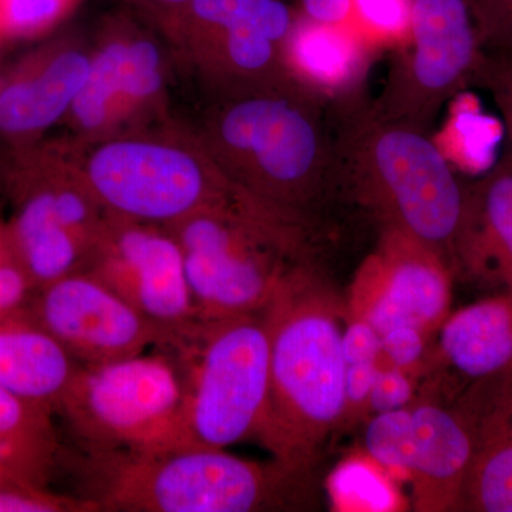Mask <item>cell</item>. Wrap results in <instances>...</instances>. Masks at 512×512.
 <instances>
[{"label": "cell", "instance_id": "6da1fadb", "mask_svg": "<svg viewBox=\"0 0 512 512\" xmlns=\"http://www.w3.org/2000/svg\"><path fill=\"white\" fill-rule=\"evenodd\" d=\"M326 107L292 80L239 90L215 114L205 148L232 184L312 227L339 197Z\"/></svg>", "mask_w": 512, "mask_h": 512}, {"label": "cell", "instance_id": "7a4b0ae2", "mask_svg": "<svg viewBox=\"0 0 512 512\" xmlns=\"http://www.w3.org/2000/svg\"><path fill=\"white\" fill-rule=\"evenodd\" d=\"M332 110L339 197L365 208L382 228L420 239L453 269L466 187L429 131L386 119L363 99Z\"/></svg>", "mask_w": 512, "mask_h": 512}, {"label": "cell", "instance_id": "3957f363", "mask_svg": "<svg viewBox=\"0 0 512 512\" xmlns=\"http://www.w3.org/2000/svg\"><path fill=\"white\" fill-rule=\"evenodd\" d=\"M269 394L255 439L276 460L312 470L320 444L345 414L340 306L313 266L265 309Z\"/></svg>", "mask_w": 512, "mask_h": 512}, {"label": "cell", "instance_id": "277c9868", "mask_svg": "<svg viewBox=\"0 0 512 512\" xmlns=\"http://www.w3.org/2000/svg\"><path fill=\"white\" fill-rule=\"evenodd\" d=\"M90 491L99 511L261 512L308 510L312 470L245 460L225 448L90 453Z\"/></svg>", "mask_w": 512, "mask_h": 512}, {"label": "cell", "instance_id": "5b68a950", "mask_svg": "<svg viewBox=\"0 0 512 512\" xmlns=\"http://www.w3.org/2000/svg\"><path fill=\"white\" fill-rule=\"evenodd\" d=\"M183 249L200 320L264 312L312 266L311 228L235 188L167 227Z\"/></svg>", "mask_w": 512, "mask_h": 512}, {"label": "cell", "instance_id": "8992f818", "mask_svg": "<svg viewBox=\"0 0 512 512\" xmlns=\"http://www.w3.org/2000/svg\"><path fill=\"white\" fill-rule=\"evenodd\" d=\"M158 349L183 384L184 446L227 448L258 434L269 394L266 313L198 320Z\"/></svg>", "mask_w": 512, "mask_h": 512}, {"label": "cell", "instance_id": "52a82bcc", "mask_svg": "<svg viewBox=\"0 0 512 512\" xmlns=\"http://www.w3.org/2000/svg\"><path fill=\"white\" fill-rule=\"evenodd\" d=\"M183 384L164 350L80 367L59 407L89 453L185 447Z\"/></svg>", "mask_w": 512, "mask_h": 512}, {"label": "cell", "instance_id": "ba28073f", "mask_svg": "<svg viewBox=\"0 0 512 512\" xmlns=\"http://www.w3.org/2000/svg\"><path fill=\"white\" fill-rule=\"evenodd\" d=\"M84 184L110 215L170 227L227 198L235 185L207 148L161 137L110 138L79 167Z\"/></svg>", "mask_w": 512, "mask_h": 512}, {"label": "cell", "instance_id": "9c48e42d", "mask_svg": "<svg viewBox=\"0 0 512 512\" xmlns=\"http://www.w3.org/2000/svg\"><path fill=\"white\" fill-rule=\"evenodd\" d=\"M373 109L386 119L429 131L444 103L473 84L483 57L471 0H413L409 39Z\"/></svg>", "mask_w": 512, "mask_h": 512}, {"label": "cell", "instance_id": "30bf717a", "mask_svg": "<svg viewBox=\"0 0 512 512\" xmlns=\"http://www.w3.org/2000/svg\"><path fill=\"white\" fill-rule=\"evenodd\" d=\"M365 447L380 466L406 473L414 510L460 511L461 494L476 447L473 414L417 404L376 414Z\"/></svg>", "mask_w": 512, "mask_h": 512}, {"label": "cell", "instance_id": "8fae6325", "mask_svg": "<svg viewBox=\"0 0 512 512\" xmlns=\"http://www.w3.org/2000/svg\"><path fill=\"white\" fill-rule=\"evenodd\" d=\"M83 271L96 276L163 330L164 342L200 320L188 285L183 249L164 225L110 215Z\"/></svg>", "mask_w": 512, "mask_h": 512}, {"label": "cell", "instance_id": "7c38bea8", "mask_svg": "<svg viewBox=\"0 0 512 512\" xmlns=\"http://www.w3.org/2000/svg\"><path fill=\"white\" fill-rule=\"evenodd\" d=\"M349 302V315L367 320L380 335L414 326L429 336L450 311L451 266L413 235L382 228L375 252L357 272Z\"/></svg>", "mask_w": 512, "mask_h": 512}, {"label": "cell", "instance_id": "4fadbf2b", "mask_svg": "<svg viewBox=\"0 0 512 512\" xmlns=\"http://www.w3.org/2000/svg\"><path fill=\"white\" fill-rule=\"evenodd\" d=\"M25 315L59 340L82 366L138 356L165 340L163 330L84 271L40 286Z\"/></svg>", "mask_w": 512, "mask_h": 512}, {"label": "cell", "instance_id": "5bb4252c", "mask_svg": "<svg viewBox=\"0 0 512 512\" xmlns=\"http://www.w3.org/2000/svg\"><path fill=\"white\" fill-rule=\"evenodd\" d=\"M92 56L55 40L0 76V163L36 146L69 116L90 72Z\"/></svg>", "mask_w": 512, "mask_h": 512}, {"label": "cell", "instance_id": "9a60e30c", "mask_svg": "<svg viewBox=\"0 0 512 512\" xmlns=\"http://www.w3.org/2000/svg\"><path fill=\"white\" fill-rule=\"evenodd\" d=\"M164 62L157 43L117 25L92 55L90 72L69 113L86 136L109 134L163 90Z\"/></svg>", "mask_w": 512, "mask_h": 512}, {"label": "cell", "instance_id": "2e32d148", "mask_svg": "<svg viewBox=\"0 0 512 512\" xmlns=\"http://www.w3.org/2000/svg\"><path fill=\"white\" fill-rule=\"evenodd\" d=\"M281 50L289 79L332 109L363 99L370 67L379 55L352 26L316 22L302 13Z\"/></svg>", "mask_w": 512, "mask_h": 512}, {"label": "cell", "instance_id": "e0dca14e", "mask_svg": "<svg viewBox=\"0 0 512 512\" xmlns=\"http://www.w3.org/2000/svg\"><path fill=\"white\" fill-rule=\"evenodd\" d=\"M80 365L25 313L0 320V386L23 402L59 412Z\"/></svg>", "mask_w": 512, "mask_h": 512}, {"label": "cell", "instance_id": "ac0fdd59", "mask_svg": "<svg viewBox=\"0 0 512 512\" xmlns=\"http://www.w3.org/2000/svg\"><path fill=\"white\" fill-rule=\"evenodd\" d=\"M461 262L493 275L512 293V167L505 160L466 187V220L457 249Z\"/></svg>", "mask_w": 512, "mask_h": 512}, {"label": "cell", "instance_id": "d6986e66", "mask_svg": "<svg viewBox=\"0 0 512 512\" xmlns=\"http://www.w3.org/2000/svg\"><path fill=\"white\" fill-rule=\"evenodd\" d=\"M439 330L441 355L461 375L481 382L512 377V293L460 309Z\"/></svg>", "mask_w": 512, "mask_h": 512}, {"label": "cell", "instance_id": "ffe728a7", "mask_svg": "<svg viewBox=\"0 0 512 512\" xmlns=\"http://www.w3.org/2000/svg\"><path fill=\"white\" fill-rule=\"evenodd\" d=\"M473 413L476 447L460 511L512 512V410L503 397Z\"/></svg>", "mask_w": 512, "mask_h": 512}, {"label": "cell", "instance_id": "44dd1931", "mask_svg": "<svg viewBox=\"0 0 512 512\" xmlns=\"http://www.w3.org/2000/svg\"><path fill=\"white\" fill-rule=\"evenodd\" d=\"M52 413L23 402L0 386V460L22 480L46 487L56 460Z\"/></svg>", "mask_w": 512, "mask_h": 512}, {"label": "cell", "instance_id": "7402d4cb", "mask_svg": "<svg viewBox=\"0 0 512 512\" xmlns=\"http://www.w3.org/2000/svg\"><path fill=\"white\" fill-rule=\"evenodd\" d=\"M451 110L448 121L447 143L437 144L453 165L471 173H487L494 167L495 153L500 138L504 137L503 124L483 113L471 103L470 97H460Z\"/></svg>", "mask_w": 512, "mask_h": 512}, {"label": "cell", "instance_id": "603a6c76", "mask_svg": "<svg viewBox=\"0 0 512 512\" xmlns=\"http://www.w3.org/2000/svg\"><path fill=\"white\" fill-rule=\"evenodd\" d=\"M413 0H352L349 25L379 52L409 39Z\"/></svg>", "mask_w": 512, "mask_h": 512}, {"label": "cell", "instance_id": "cb8c5ba5", "mask_svg": "<svg viewBox=\"0 0 512 512\" xmlns=\"http://www.w3.org/2000/svg\"><path fill=\"white\" fill-rule=\"evenodd\" d=\"M80 3L82 0H0V32L5 40L45 35Z\"/></svg>", "mask_w": 512, "mask_h": 512}, {"label": "cell", "instance_id": "d4e9b609", "mask_svg": "<svg viewBox=\"0 0 512 512\" xmlns=\"http://www.w3.org/2000/svg\"><path fill=\"white\" fill-rule=\"evenodd\" d=\"M37 291L29 272L20 261L6 228L0 224V315H22Z\"/></svg>", "mask_w": 512, "mask_h": 512}, {"label": "cell", "instance_id": "484cf974", "mask_svg": "<svg viewBox=\"0 0 512 512\" xmlns=\"http://www.w3.org/2000/svg\"><path fill=\"white\" fill-rule=\"evenodd\" d=\"M87 498L50 493L46 487L22 481L0 484V512H96Z\"/></svg>", "mask_w": 512, "mask_h": 512}, {"label": "cell", "instance_id": "4316f807", "mask_svg": "<svg viewBox=\"0 0 512 512\" xmlns=\"http://www.w3.org/2000/svg\"><path fill=\"white\" fill-rule=\"evenodd\" d=\"M473 83L487 90L500 110L507 141L503 160L512 167V55L483 52Z\"/></svg>", "mask_w": 512, "mask_h": 512}, {"label": "cell", "instance_id": "83f0119b", "mask_svg": "<svg viewBox=\"0 0 512 512\" xmlns=\"http://www.w3.org/2000/svg\"><path fill=\"white\" fill-rule=\"evenodd\" d=\"M473 8L483 52L512 55V0H480Z\"/></svg>", "mask_w": 512, "mask_h": 512}, {"label": "cell", "instance_id": "f1b7e54d", "mask_svg": "<svg viewBox=\"0 0 512 512\" xmlns=\"http://www.w3.org/2000/svg\"><path fill=\"white\" fill-rule=\"evenodd\" d=\"M429 336L414 326H396L382 335V359L384 365L397 367L412 375L419 367Z\"/></svg>", "mask_w": 512, "mask_h": 512}, {"label": "cell", "instance_id": "f546056e", "mask_svg": "<svg viewBox=\"0 0 512 512\" xmlns=\"http://www.w3.org/2000/svg\"><path fill=\"white\" fill-rule=\"evenodd\" d=\"M413 392V382L409 373L382 363L375 386L370 393L367 410L382 414L403 409L412 403Z\"/></svg>", "mask_w": 512, "mask_h": 512}, {"label": "cell", "instance_id": "4dcf8cb0", "mask_svg": "<svg viewBox=\"0 0 512 512\" xmlns=\"http://www.w3.org/2000/svg\"><path fill=\"white\" fill-rule=\"evenodd\" d=\"M342 352L346 366L380 362L382 335L367 320L350 316L348 326L342 333Z\"/></svg>", "mask_w": 512, "mask_h": 512}, {"label": "cell", "instance_id": "1f68e13d", "mask_svg": "<svg viewBox=\"0 0 512 512\" xmlns=\"http://www.w3.org/2000/svg\"><path fill=\"white\" fill-rule=\"evenodd\" d=\"M380 365L382 362L356 363V365L346 366L343 419H353L367 410Z\"/></svg>", "mask_w": 512, "mask_h": 512}, {"label": "cell", "instance_id": "d6a6232c", "mask_svg": "<svg viewBox=\"0 0 512 512\" xmlns=\"http://www.w3.org/2000/svg\"><path fill=\"white\" fill-rule=\"evenodd\" d=\"M352 0H302V15L316 22L349 25Z\"/></svg>", "mask_w": 512, "mask_h": 512}, {"label": "cell", "instance_id": "836d02e7", "mask_svg": "<svg viewBox=\"0 0 512 512\" xmlns=\"http://www.w3.org/2000/svg\"><path fill=\"white\" fill-rule=\"evenodd\" d=\"M141 9H171L183 5L188 0H133Z\"/></svg>", "mask_w": 512, "mask_h": 512}, {"label": "cell", "instance_id": "e575fe53", "mask_svg": "<svg viewBox=\"0 0 512 512\" xmlns=\"http://www.w3.org/2000/svg\"><path fill=\"white\" fill-rule=\"evenodd\" d=\"M12 481H22V483H28V481L22 480V478H20L18 474L15 473V471L10 470V468L6 466L2 460H0V484L12 483Z\"/></svg>", "mask_w": 512, "mask_h": 512}, {"label": "cell", "instance_id": "d590c367", "mask_svg": "<svg viewBox=\"0 0 512 512\" xmlns=\"http://www.w3.org/2000/svg\"><path fill=\"white\" fill-rule=\"evenodd\" d=\"M477 2H480V0H471V3H473V5H476Z\"/></svg>", "mask_w": 512, "mask_h": 512}, {"label": "cell", "instance_id": "8d00e7d4", "mask_svg": "<svg viewBox=\"0 0 512 512\" xmlns=\"http://www.w3.org/2000/svg\"><path fill=\"white\" fill-rule=\"evenodd\" d=\"M2 40H5V39H3L2 32H0V42H2Z\"/></svg>", "mask_w": 512, "mask_h": 512}, {"label": "cell", "instance_id": "74e56055", "mask_svg": "<svg viewBox=\"0 0 512 512\" xmlns=\"http://www.w3.org/2000/svg\"><path fill=\"white\" fill-rule=\"evenodd\" d=\"M2 319H5V318H3V316H2V315H0V320H2Z\"/></svg>", "mask_w": 512, "mask_h": 512}, {"label": "cell", "instance_id": "f35d334b", "mask_svg": "<svg viewBox=\"0 0 512 512\" xmlns=\"http://www.w3.org/2000/svg\"><path fill=\"white\" fill-rule=\"evenodd\" d=\"M0 224H2V222H0Z\"/></svg>", "mask_w": 512, "mask_h": 512}]
</instances>
